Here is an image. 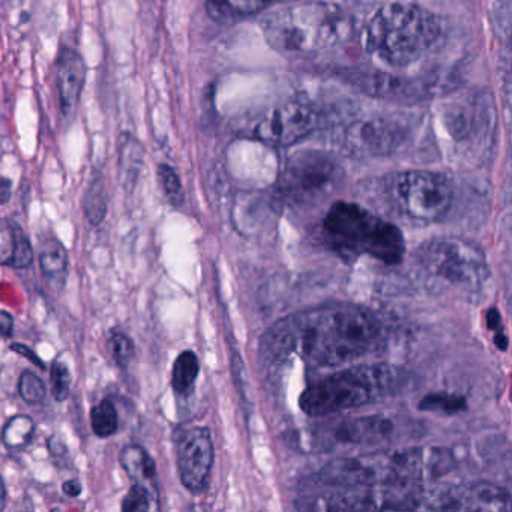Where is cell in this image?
<instances>
[{"instance_id": "1", "label": "cell", "mask_w": 512, "mask_h": 512, "mask_svg": "<svg viewBox=\"0 0 512 512\" xmlns=\"http://www.w3.org/2000/svg\"><path fill=\"white\" fill-rule=\"evenodd\" d=\"M383 335L373 311L340 302L280 320L263 337L260 355L271 364L299 356L311 368L340 367L380 349Z\"/></svg>"}, {"instance_id": "2", "label": "cell", "mask_w": 512, "mask_h": 512, "mask_svg": "<svg viewBox=\"0 0 512 512\" xmlns=\"http://www.w3.org/2000/svg\"><path fill=\"white\" fill-rule=\"evenodd\" d=\"M440 35L442 26L433 13L410 2H391L368 20L362 43L380 64L403 68L422 58Z\"/></svg>"}, {"instance_id": "3", "label": "cell", "mask_w": 512, "mask_h": 512, "mask_svg": "<svg viewBox=\"0 0 512 512\" xmlns=\"http://www.w3.org/2000/svg\"><path fill=\"white\" fill-rule=\"evenodd\" d=\"M329 247L344 259L370 256L386 265H397L406 251L398 227L355 203L337 202L323 220Z\"/></svg>"}, {"instance_id": "4", "label": "cell", "mask_w": 512, "mask_h": 512, "mask_svg": "<svg viewBox=\"0 0 512 512\" xmlns=\"http://www.w3.org/2000/svg\"><path fill=\"white\" fill-rule=\"evenodd\" d=\"M398 383L400 374L391 365H361L311 383L299 397V406L310 416L335 415L388 397Z\"/></svg>"}, {"instance_id": "5", "label": "cell", "mask_w": 512, "mask_h": 512, "mask_svg": "<svg viewBox=\"0 0 512 512\" xmlns=\"http://www.w3.org/2000/svg\"><path fill=\"white\" fill-rule=\"evenodd\" d=\"M344 17L322 4L293 5L266 19L265 35L272 47L290 58H311L340 40Z\"/></svg>"}, {"instance_id": "6", "label": "cell", "mask_w": 512, "mask_h": 512, "mask_svg": "<svg viewBox=\"0 0 512 512\" xmlns=\"http://www.w3.org/2000/svg\"><path fill=\"white\" fill-rule=\"evenodd\" d=\"M415 259L425 278L443 290L475 293L490 277L481 248L463 238L431 239L419 247Z\"/></svg>"}, {"instance_id": "7", "label": "cell", "mask_w": 512, "mask_h": 512, "mask_svg": "<svg viewBox=\"0 0 512 512\" xmlns=\"http://www.w3.org/2000/svg\"><path fill=\"white\" fill-rule=\"evenodd\" d=\"M386 193L401 214L421 223L442 220L452 205L448 179L425 170H407L389 176Z\"/></svg>"}, {"instance_id": "8", "label": "cell", "mask_w": 512, "mask_h": 512, "mask_svg": "<svg viewBox=\"0 0 512 512\" xmlns=\"http://www.w3.org/2000/svg\"><path fill=\"white\" fill-rule=\"evenodd\" d=\"M340 179L341 169L329 155L316 151L299 152L284 167L281 197L290 205H313L332 194Z\"/></svg>"}, {"instance_id": "9", "label": "cell", "mask_w": 512, "mask_h": 512, "mask_svg": "<svg viewBox=\"0 0 512 512\" xmlns=\"http://www.w3.org/2000/svg\"><path fill=\"white\" fill-rule=\"evenodd\" d=\"M319 122V113L310 104L287 101L256 116L251 121L250 134L269 145L289 146L310 136Z\"/></svg>"}, {"instance_id": "10", "label": "cell", "mask_w": 512, "mask_h": 512, "mask_svg": "<svg viewBox=\"0 0 512 512\" xmlns=\"http://www.w3.org/2000/svg\"><path fill=\"white\" fill-rule=\"evenodd\" d=\"M176 461L184 487L199 494L208 488L214 466V442L206 427L184 428L176 439Z\"/></svg>"}, {"instance_id": "11", "label": "cell", "mask_w": 512, "mask_h": 512, "mask_svg": "<svg viewBox=\"0 0 512 512\" xmlns=\"http://www.w3.org/2000/svg\"><path fill=\"white\" fill-rule=\"evenodd\" d=\"M406 139V130L394 119L377 118L356 122L347 128L344 143L356 152L368 155H388L400 148Z\"/></svg>"}, {"instance_id": "12", "label": "cell", "mask_w": 512, "mask_h": 512, "mask_svg": "<svg viewBox=\"0 0 512 512\" xmlns=\"http://www.w3.org/2000/svg\"><path fill=\"white\" fill-rule=\"evenodd\" d=\"M445 511H508L511 508L508 491L491 482H476L454 488L439 497V505Z\"/></svg>"}, {"instance_id": "13", "label": "cell", "mask_w": 512, "mask_h": 512, "mask_svg": "<svg viewBox=\"0 0 512 512\" xmlns=\"http://www.w3.org/2000/svg\"><path fill=\"white\" fill-rule=\"evenodd\" d=\"M55 73L62 113L67 116L73 115L79 106L88 74L85 59L77 50L62 47L56 59Z\"/></svg>"}, {"instance_id": "14", "label": "cell", "mask_w": 512, "mask_h": 512, "mask_svg": "<svg viewBox=\"0 0 512 512\" xmlns=\"http://www.w3.org/2000/svg\"><path fill=\"white\" fill-rule=\"evenodd\" d=\"M487 98H473L470 103L455 106L446 118V125L452 136L458 140L472 139V137L487 136L494 125V107H488Z\"/></svg>"}, {"instance_id": "15", "label": "cell", "mask_w": 512, "mask_h": 512, "mask_svg": "<svg viewBox=\"0 0 512 512\" xmlns=\"http://www.w3.org/2000/svg\"><path fill=\"white\" fill-rule=\"evenodd\" d=\"M392 431L394 425L389 419L370 416L338 422L328 437H331L334 445L370 446L389 439Z\"/></svg>"}, {"instance_id": "16", "label": "cell", "mask_w": 512, "mask_h": 512, "mask_svg": "<svg viewBox=\"0 0 512 512\" xmlns=\"http://www.w3.org/2000/svg\"><path fill=\"white\" fill-rule=\"evenodd\" d=\"M121 464L133 484L148 488L155 497L157 490V466L145 448L140 445H128L122 449Z\"/></svg>"}, {"instance_id": "17", "label": "cell", "mask_w": 512, "mask_h": 512, "mask_svg": "<svg viewBox=\"0 0 512 512\" xmlns=\"http://www.w3.org/2000/svg\"><path fill=\"white\" fill-rule=\"evenodd\" d=\"M121 146H119V166H121V181L125 190L131 191L136 188L139 181L140 170L143 167V151L142 145L136 137L130 133H124L121 136Z\"/></svg>"}, {"instance_id": "18", "label": "cell", "mask_w": 512, "mask_h": 512, "mask_svg": "<svg viewBox=\"0 0 512 512\" xmlns=\"http://www.w3.org/2000/svg\"><path fill=\"white\" fill-rule=\"evenodd\" d=\"M40 266L50 283L64 286L68 275V253L64 245L56 239L47 242L40 253Z\"/></svg>"}, {"instance_id": "19", "label": "cell", "mask_w": 512, "mask_h": 512, "mask_svg": "<svg viewBox=\"0 0 512 512\" xmlns=\"http://www.w3.org/2000/svg\"><path fill=\"white\" fill-rule=\"evenodd\" d=\"M200 362L196 353L185 350L173 365L172 386L176 394L185 395L191 391L197 376H199Z\"/></svg>"}, {"instance_id": "20", "label": "cell", "mask_w": 512, "mask_h": 512, "mask_svg": "<svg viewBox=\"0 0 512 512\" xmlns=\"http://www.w3.org/2000/svg\"><path fill=\"white\" fill-rule=\"evenodd\" d=\"M35 433V422L31 416H13L2 430V442L8 449H22L31 443Z\"/></svg>"}, {"instance_id": "21", "label": "cell", "mask_w": 512, "mask_h": 512, "mask_svg": "<svg viewBox=\"0 0 512 512\" xmlns=\"http://www.w3.org/2000/svg\"><path fill=\"white\" fill-rule=\"evenodd\" d=\"M85 215L92 226H100L107 215V194L101 176H95L85 194Z\"/></svg>"}, {"instance_id": "22", "label": "cell", "mask_w": 512, "mask_h": 512, "mask_svg": "<svg viewBox=\"0 0 512 512\" xmlns=\"http://www.w3.org/2000/svg\"><path fill=\"white\" fill-rule=\"evenodd\" d=\"M92 430L101 439L113 436L118 431L119 419L115 404L109 398H104L91 412Z\"/></svg>"}, {"instance_id": "23", "label": "cell", "mask_w": 512, "mask_h": 512, "mask_svg": "<svg viewBox=\"0 0 512 512\" xmlns=\"http://www.w3.org/2000/svg\"><path fill=\"white\" fill-rule=\"evenodd\" d=\"M158 181L163 188L164 196L175 208L184 203V190H182L181 179L178 173L169 164H160L158 166Z\"/></svg>"}, {"instance_id": "24", "label": "cell", "mask_w": 512, "mask_h": 512, "mask_svg": "<svg viewBox=\"0 0 512 512\" xmlns=\"http://www.w3.org/2000/svg\"><path fill=\"white\" fill-rule=\"evenodd\" d=\"M466 407V400L460 395L430 394L419 403V409L427 412L457 413Z\"/></svg>"}, {"instance_id": "25", "label": "cell", "mask_w": 512, "mask_h": 512, "mask_svg": "<svg viewBox=\"0 0 512 512\" xmlns=\"http://www.w3.org/2000/svg\"><path fill=\"white\" fill-rule=\"evenodd\" d=\"M19 392L23 400L29 404H40L47 394L43 380L32 371H25L20 377Z\"/></svg>"}, {"instance_id": "26", "label": "cell", "mask_w": 512, "mask_h": 512, "mask_svg": "<svg viewBox=\"0 0 512 512\" xmlns=\"http://www.w3.org/2000/svg\"><path fill=\"white\" fill-rule=\"evenodd\" d=\"M110 350H112L113 359L121 368L128 367L133 361L136 347L133 341L124 332H115L110 338Z\"/></svg>"}, {"instance_id": "27", "label": "cell", "mask_w": 512, "mask_h": 512, "mask_svg": "<svg viewBox=\"0 0 512 512\" xmlns=\"http://www.w3.org/2000/svg\"><path fill=\"white\" fill-rule=\"evenodd\" d=\"M52 394L56 401H65L71 391V373L64 362H55L50 370Z\"/></svg>"}, {"instance_id": "28", "label": "cell", "mask_w": 512, "mask_h": 512, "mask_svg": "<svg viewBox=\"0 0 512 512\" xmlns=\"http://www.w3.org/2000/svg\"><path fill=\"white\" fill-rule=\"evenodd\" d=\"M154 497V494H152L148 488L140 484H133V487H131V490L128 491L127 496H125L124 502H122V511H148V509H151V503Z\"/></svg>"}, {"instance_id": "29", "label": "cell", "mask_w": 512, "mask_h": 512, "mask_svg": "<svg viewBox=\"0 0 512 512\" xmlns=\"http://www.w3.org/2000/svg\"><path fill=\"white\" fill-rule=\"evenodd\" d=\"M32 260H34V250H32L31 241L22 227L16 226V248H14L11 265L16 269H25L31 265Z\"/></svg>"}, {"instance_id": "30", "label": "cell", "mask_w": 512, "mask_h": 512, "mask_svg": "<svg viewBox=\"0 0 512 512\" xmlns=\"http://www.w3.org/2000/svg\"><path fill=\"white\" fill-rule=\"evenodd\" d=\"M16 248V226L0 218V265H11Z\"/></svg>"}, {"instance_id": "31", "label": "cell", "mask_w": 512, "mask_h": 512, "mask_svg": "<svg viewBox=\"0 0 512 512\" xmlns=\"http://www.w3.org/2000/svg\"><path fill=\"white\" fill-rule=\"evenodd\" d=\"M11 350H14V352L20 353V355L25 356V358H28L29 361L34 362L35 365H38V367L41 368V370H46V365H44V362L41 361L40 358H37V355H35L32 350H29L28 347L25 346V344H13L11 346Z\"/></svg>"}, {"instance_id": "32", "label": "cell", "mask_w": 512, "mask_h": 512, "mask_svg": "<svg viewBox=\"0 0 512 512\" xmlns=\"http://www.w3.org/2000/svg\"><path fill=\"white\" fill-rule=\"evenodd\" d=\"M14 329V319L7 311H0V334L11 337Z\"/></svg>"}, {"instance_id": "33", "label": "cell", "mask_w": 512, "mask_h": 512, "mask_svg": "<svg viewBox=\"0 0 512 512\" xmlns=\"http://www.w3.org/2000/svg\"><path fill=\"white\" fill-rule=\"evenodd\" d=\"M62 490L68 497H79L83 491L82 482L79 479H70L62 484Z\"/></svg>"}, {"instance_id": "34", "label": "cell", "mask_w": 512, "mask_h": 512, "mask_svg": "<svg viewBox=\"0 0 512 512\" xmlns=\"http://www.w3.org/2000/svg\"><path fill=\"white\" fill-rule=\"evenodd\" d=\"M487 326L493 331H500V326H502V322H500V314L496 308H491L487 313Z\"/></svg>"}, {"instance_id": "35", "label": "cell", "mask_w": 512, "mask_h": 512, "mask_svg": "<svg viewBox=\"0 0 512 512\" xmlns=\"http://www.w3.org/2000/svg\"><path fill=\"white\" fill-rule=\"evenodd\" d=\"M494 343H496V346L499 347L500 350L508 349V338H506V335L503 334L502 331L496 332V338H494Z\"/></svg>"}, {"instance_id": "36", "label": "cell", "mask_w": 512, "mask_h": 512, "mask_svg": "<svg viewBox=\"0 0 512 512\" xmlns=\"http://www.w3.org/2000/svg\"><path fill=\"white\" fill-rule=\"evenodd\" d=\"M5 505V485L2 478H0V509L4 508Z\"/></svg>"}]
</instances>
